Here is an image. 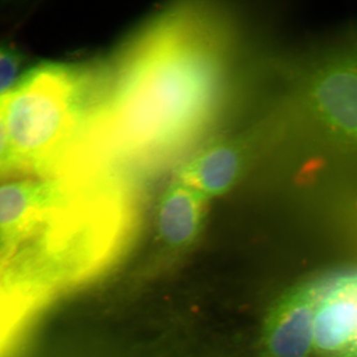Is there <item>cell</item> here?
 I'll list each match as a JSON object with an SVG mask.
<instances>
[{
  "instance_id": "cell-1",
  "label": "cell",
  "mask_w": 357,
  "mask_h": 357,
  "mask_svg": "<svg viewBox=\"0 0 357 357\" xmlns=\"http://www.w3.org/2000/svg\"><path fill=\"white\" fill-rule=\"evenodd\" d=\"M222 16L181 7L136 33L107 65L102 105L70 150V165L142 185L191 151L229 98L232 39Z\"/></svg>"
},
{
  "instance_id": "cell-2",
  "label": "cell",
  "mask_w": 357,
  "mask_h": 357,
  "mask_svg": "<svg viewBox=\"0 0 357 357\" xmlns=\"http://www.w3.org/2000/svg\"><path fill=\"white\" fill-rule=\"evenodd\" d=\"M107 67L45 61L7 96L6 122L18 170L52 178L102 105Z\"/></svg>"
},
{
  "instance_id": "cell-3",
  "label": "cell",
  "mask_w": 357,
  "mask_h": 357,
  "mask_svg": "<svg viewBox=\"0 0 357 357\" xmlns=\"http://www.w3.org/2000/svg\"><path fill=\"white\" fill-rule=\"evenodd\" d=\"M298 79V100L309 119L357 156V47L324 54Z\"/></svg>"
},
{
  "instance_id": "cell-4",
  "label": "cell",
  "mask_w": 357,
  "mask_h": 357,
  "mask_svg": "<svg viewBox=\"0 0 357 357\" xmlns=\"http://www.w3.org/2000/svg\"><path fill=\"white\" fill-rule=\"evenodd\" d=\"M66 199L54 178L27 173L0 178V258L40 234Z\"/></svg>"
},
{
  "instance_id": "cell-5",
  "label": "cell",
  "mask_w": 357,
  "mask_h": 357,
  "mask_svg": "<svg viewBox=\"0 0 357 357\" xmlns=\"http://www.w3.org/2000/svg\"><path fill=\"white\" fill-rule=\"evenodd\" d=\"M333 275H319L287 289L268 312L260 357H314L317 307Z\"/></svg>"
},
{
  "instance_id": "cell-6",
  "label": "cell",
  "mask_w": 357,
  "mask_h": 357,
  "mask_svg": "<svg viewBox=\"0 0 357 357\" xmlns=\"http://www.w3.org/2000/svg\"><path fill=\"white\" fill-rule=\"evenodd\" d=\"M357 333V270L333 274L317 307L314 357H335Z\"/></svg>"
},
{
  "instance_id": "cell-7",
  "label": "cell",
  "mask_w": 357,
  "mask_h": 357,
  "mask_svg": "<svg viewBox=\"0 0 357 357\" xmlns=\"http://www.w3.org/2000/svg\"><path fill=\"white\" fill-rule=\"evenodd\" d=\"M249 151L245 141H213L184 160L175 178L206 199L220 196L238 182L248 165Z\"/></svg>"
},
{
  "instance_id": "cell-8",
  "label": "cell",
  "mask_w": 357,
  "mask_h": 357,
  "mask_svg": "<svg viewBox=\"0 0 357 357\" xmlns=\"http://www.w3.org/2000/svg\"><path fill=\"white\" fill-rule=\"evenodd\" d=\"M208 199L177 178H174L160 198L157 210L159 236L174 248L188 245L203 225Z\"/></svg>"
},
{
  "instance_id": "cell-9",
  "label": "cell",
  "mask_w": 357,
  "mask_h": 357,
  "mask_svg": "<svg viewBox=\"0 0 357 357\" xmlns=\"http://www.w3.org/2000/svg\"><path fill=\"white\" fill-rule=\"evenodd\" d=\"M26 57L15 45L0 41V98L8 95L24 74Z\"/></svg>"
},
{
  "instance_id": "cell-10",
  "label": "cell",
  "mask_w": 357,
  "mask_h": 357,
  "mask_svg": "<svg viewBox=\"0 0 357 357\" xmlns=\"http://www.w3.org/2000/svg\"><path fill=\"white\" fill-rule=\"evenodd\" d=\"M7 96L0 98V178L14 173H22L18 170L14 158L13 145L9 137L6 122Z\"/></svg>"
},
{
  "instance_id": "cell-11",
  "label": "cell",
  "mask_w": 357,
  "mask_h": 357,
  "mask_svg": "<svg viewBox=\"0 0 357 357\" xmlns=\"http://www.w3.org/2000/svg\"><path fill=\"white\" fill-rule=\"evenodd\" d=\"M335 357H357V333L351 344Z\"/></svg>"
}]
</instances>
